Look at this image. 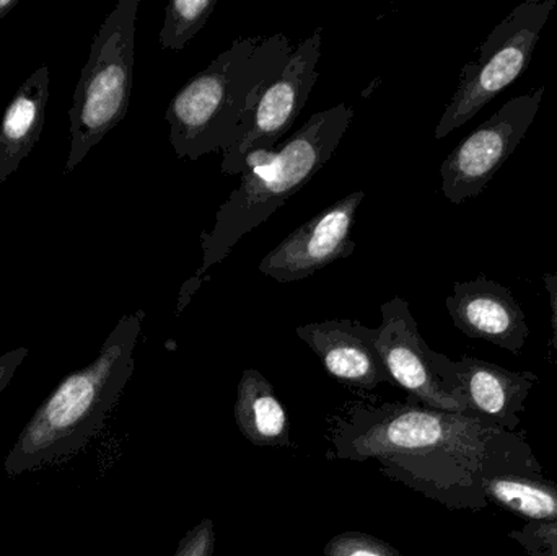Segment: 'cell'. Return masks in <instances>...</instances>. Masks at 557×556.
<instances>
[{"mask_svg":"<svg viewBox=\"0 0 557 556\" xmlns=\"http://www.w3.org/2000/svg\"><path fill=\"white\" fill-rule=\"evenodd\" d=\"M354 120V108L339 103L311 114L281 147L257 150L245 162L240 185L215 212L211 231L201 235L198 276L227 260L238 242L267 222L300 191L336 152Z\"/></svg>","mask_w":557,"mask_h":556,"instance_id":"obj_3","label":"cell"},{"mask_svg":"<svg viewBox=\"0 0 557 556\" xmlns=\"http://www.w3.org/2000/svg\"><path fill=\"white\" fill-rule=\"evenodd\" d=\"M146 312L124 313L94 362L72 372L36 408L5 457L7 477L54 466L75 456L100 433L136 369Z\"/></svg>","mask_w":557,"mask_h":556,"instance_id":"obj_2","label":"cell"},{"mask_svg":"<svg viewBox=\"0 0 557 556\" xmlns=\"http://www.w3.org/2000/svg\"><path fill=\"white\" fill-rule=\"evenodd\" d=\"M445 306L465 335L493 343L516 356L522 353L530 329L509 287L481 274L476 280L455 283Z\"/></svg>","mask_w":557,"mask_h":556,"instance_id":"obj_12","label":"cell"},{"mask_svg":"<svg viewBox=\"0 0 557 556\" xmlns=\"http://www.w3.org/2000/svg\"><path fill=\"white\" fill-rule=\"evenodd\" d=\"M545 281L546 293L549 296V306H552V322H553V346L556 349V369H557V273L546 274L543 277Z\"/></svg>","mask_w":557,"mask_h":556,"instance_id":"obj_22","label":"cell"},{"mask_svg":"<svg viewBox=\"0 0 557 556\" xmlns=\"http://www.w3.org/2000/svg\"><path fill=\"white\" fill-rule=\"evenodd\" d=\"M330 443L327 459L373 460L386 479L454 511L486 508L490 479L543 475L525 437L478 415L411 400L349 408L334 420Z\"/></svg>","mask_w":557,"mask_h":556,"instance_id":"obj_1","label":"cell"},{"mask_svg":"<svg viewBox=\"0 0 557 556\" xmlns=\"http://www.w3.org/2000/svg\"><path fill=\"white\" fill-rule=\"evenodd\" d=\"M321 45L323 28L320 26L295 46L277 77L251 97L237 140L222 152V173L242 175L250 153L276 149L278 140L300 116L320 77Z\"/></svg>","mask_w":557,"mask_h":556,"instance_id":"obj_7","label":"cell"},{"mask_svg":"<svg viewBox=\"0 0 557 556\" xmlns=\"http://www.w3.org/2000/svg\"><path fill=\"white\" fill-rule=\"evenodd\" d=\"M507 535L527 556H557V522H527Z\"/></svg>","mask_w":557,"mask_h":556,"instance_id":"obj_19","label":"cell"},{"mask_svg":"<svg viewBox=\"0 0 557 556\" xmlns=\"http://www.w3.org/2000/svg\"><path fill=\"white\" fill-rule=\"evenodd\" d=\"M51 71L42 64L13 95L0 123V185L18 170L29 156L45 126L51 97Z\"/></svg>","mask_w":557,"mask_h":556,"instance_id":"obj_14","label":"cell"},{"mask_svg":"<svg viewBox=\"0 0 557 556\" xmlns=\"http://www.w3.org/2000/svg\"><path fill=\"white\" fill-rule=\"evenodd\" d=\"M298 338L310 346L331 378L349 387L373 391L393 385L375 348V330L354 320H326L295 329Z\"/></svg>","mask_w":557,"mask_h":556,"instance_id":"obj_13","label":"cell"},{"mask_svg":"<svg viewBox=\"0 0 557 556\" xmlns=\"http://www.w3.org/2000/svg\"><path fill=\"white\" fill-rule=\"evenodd\" d=\"M140 0H120L101 23L69 108L71 150L64 173L126 118L136 62V23Z\"/></svg>","mask_w":557,"mask_h":556,"instance_id":"obj_5","label":"cell"},{"mask_svg":"<svg viewBox=\"0 0 557 556\" xmlns=\"http://www.w3.org/2000/svg\"><path fill=\"white\" fill-rule=\"evenodd\" d=\"M294 49L290 39L277 33L234 39L215 55L166 108L176 157L199 160L234 146L251 97L277 77Z\"/></svg>","mask_w":557,"mask_h":556,"instance_id":"obj_4","label":"cell"},{"mask_svg":"<svg viewBox=\"0 0 557 556\" xmlns=\"http://www.w3.org/2000/svg\"><path fill=\"white\" fill-rule=\"evenodd\" d=\"M546 87L513 97L461 140L441 166L442 191L454 205L476 198L522 143Z\"/></svg>","mask_w":557,"mask_h":556,"instance_id":"obj_8","label":"cell"},{"mask_svg":"<svg viewBox=\"0 0 557 556\" xmlns=\"http://www.w3.org/2000/svg\"><path fill=\"white\" fill-rule=\"evenodd\" d=\"M487 502L529 522H557V485L543 475H506L484 483Z\"/></svg>","mask_w":557,"mask_h":556,"instance_id":"obj_16","label":"cell"},{"mask_svg":"<svg viewBox=\"0 0 557 556\" xmlns=\"http://www.w3.org/2000/svg\"><path fill=\"white\" fill-rule=\"evenodd\" d=\"M429 361L445 391L463 405L467 413L486 418L510 433L520 427L539 375L507 371L470 356L451 361L434 349H429Z\"/></svg>","mask_w":557,"mask_h":556,"instance_id":"obj_9","label":"cell"},{"mask_svg":"<svg viewBox=\"0 0 557 556\" xmlns=\"http://www.w3.org/2000/svg\"><path fill=\"white\" fill-rule=\"evenodd\" d=\"M215 541L214 521L202 519L180 541L175 556H215Z\"/></svg>","mask_w":557,"mask_h":556,"instance_id":"obj_20","label":"cell"},{"mask_svg":"<svg viewBox=\"0 0 557 556\" xmlns=\"http://www.w3.org/2000/svg\"><path fill=\"white\" fill-rule=\"evenodd\" d=\"M28 355L29 349L22 346V348L12 349V351L0 356V394H2L7 385L12 382L13 375L18 371L23 361L28 358Z\"/></svg>","mask_w":557,"mask_h":556,"instance_id":"obj_21","label":"cell"},{"mask_svg":"<svg viewBox=\"0 0 557 556\" xmlns=\"http://www.w3.org/2000/svg\"><path fill=\"white\" fill-rule=\"evenodd\" d=\"M18 3L20 0H0V20L5 18Z\"/></svg>","mask_w":557,"mask_h":556,"instance_id":"obj_23","label":"cell"},{"mask_svg":"<svg viewBox=\"0 0 557 556\" xmlns=\"http://www.w3.org/2000/svg\"><path fill=\"white\" fill-rule=\"evenodd\" d=\"M363 196V191L350 193L295 228L261 260V273L277 283H294L349 258L357 248L350 234Z\"/></svg>","mask_w":557,"mask_h":556,"instance_id":"obj_10","label":"cell"},{"mask_svg":"<svg viewBox=\"0 0 557 556\" xmlns=\"http://www.w3.org/2000/svg\"><path fill=\"white\" fill-rule=\"evenodd\" d=\"M219 0H170L160 29V46L170 51H183L205 28Z\"/></svg>","mask_w":557,"mask_h":556,"instance_id":"obj_17","label":"cell"},{"mask_svg":"<svg viewBox=\"0 0 557 556\" xmlns=\"http://www.w3.org/2000/svg\"><path fill=\"white\" fill-rule=\"evenodd\" d=\"M375 330V348L392 375L411 401L441 411L467 413L463 405L445 391L429 361V345L419 333L409 302L393 297L382 306V325Z\"/></svg>","mask_w":557,"mask_h":556,"instance_id":"obj_11","label":"cell"},{"mask_svg":"<svg viewBox=\"0 0 557 556\" xmlns=\"http://www.w3.org/2000/svg\"><path fill=\"white\" fill-rule=\"evenodd\" d=\"M323 554L324 556H405L388 542L357 531L334 535L324 547Z\"/></svg>","mask_w":557,"mask_h":556,"instance_id":"obj_18","label":"cell"},{"mask_svg":"<svg viewBox=\"0 0 557 556\" xmlns=\"http://www.w3.org/2000/svg\"><path fill=\"white\" fill-rule=\"evenodd\" d=\"M556 5L557 0H525L491 32L478 48V58L461 69L454 98L435 127V139H444L473 120L529 69Z\"/></svg>","mask_w":557,"mask_h":556,"instance_id":"obj_6","label":"cell"},{"mask_svg":"<svg viewBox=\"0 0 557 556\" xmlns=\"http://www.w3.org/2000/svg\"><path fill=\"white\" fill-rule=\"evenodd\" d=\"M235 423L248 443L260 447H290V420L273 384L257 369H247L237 387Z\"/></svg>","mask_w":557,"mask_h":556,"instance_id":"obj_15","label":"cell"}]
</instances>
